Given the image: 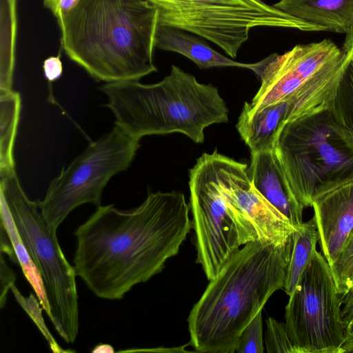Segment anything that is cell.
Returning <instances> with one entry per match:
<instances>
[{
  "mask_svg": "<svg viewBox=\"0 0 353 353\" xmlns=\"http://www.w3.org/2000/svg\"><path fill=\"white\" fill-rule=\"evenodd\" d=\"M342 50L330 39L295 46L283 54H272L259 77L261 86L243 108L256 112L288 102Z\"/></svg>",
  "mask_w": 353,
  "mask_h": 353,
  "instance_id": "11",
  "label": "cell"
},
{
  "mask_svg": "<svg viewBox=\"0 0 353 353\" xmlns=\"http://www.w3.org/2000/svg\"><path fill=\"white\" fill-rule=\"evenodd\" d=\"M216 153H203L189 174L196 261L208 280L218 274L241 245L237 226L218 183Z\"/></svg>",
  "mask_w": 353,
  "mask_h": 353,
  "instance_id": "9",
  "label": "cell"
},
{
  "mask_svg": "<svg viewBox=\"0 0 353 353\" xmlns=\"http://www.w3.org/2000/svg\"><path fill=\"white\" fill-rule=\"evenodd\" d=\"M61 52V51H60ZM57 56H52L46 59L43 63V70L46 79L50 82L58 80L63 73V65L61 61V53Z\"/></svg>",
  "mask_w": 353,
  "mask_h": 353,
  "instance_id": "24",
  "label": "cell"
},
{
  "mask_svg": "<svg viewBox=\"0 0 353 353\" xmlns=\"http://www.w3.org/2000/svg\"><path fill=\"white\" fill-rule=\"evenodd\" d=\"M0 195L13 218L22 242L41 276L49 319L61 337L74 343L79 332L76 272L59 244L57 232L48 225L37 201L23 191L15 170L0 174Z\"/></svg>",
  "mask_w": 353,
  "mask_h": 353,
  "instance_id": "5",
  "label": "cell"
},
{
  "mask_svg": "<svg viewBox=\"0 0 353 353\" xmlns=\"http://www.w3.org/2000/svg\"><path fill=\"white\" fill-rule=\"evenodd\" d=\"M342 315L347 327V339L353 337V305L347 310L343 311Z\"/></svg>",
  "mask_w": 353,
  "mask_h": 353,
  "instance_id": "28",
  "label": "cell"
},
{
  "mask_svg": "<svg viewBox=\"0 0 353 353\" xmlns=\"http://www.w3.org/2000/svg\"><path fill=\"white\" fill-rule=\"evenodd\" d=\"M263 317L262 311H260L241 332L235 352L263 353Z\"/></svg>",
  "mask_w": 353,
  "mask_h": 353,
  "instance_id": "21",
  "label": "cell"
},
{
  "mask_svg": "<svg viewBox=\"0 0 353 353\" xmlns=\"http://www.w3.org/2000/svg\"><path fill=\"white\" fill-rule=\"evenodd\" d=\"M155 48L180 54L193 61L200 69L214 67H236L248 69L258 77L268 57L253 63H241L213 50L203 38L181 29L158 25Z\"/></svg>",
  "mask_w": 353,
  "mask_h": 353,
  "instance_id": "14",
  "label": "cell"
},
{
  "mask_svg": "<svg viewBox=\"0 0 353 353\" xmlns=\"http://www.w3.org/2000/svg\"><path fill=\"white\" fill-rule=\"evenodd\" d=\"M11 290L15 299L19 304L23 308L26 313L34 322L46 340L48 341L51 350L57 353L68 352V350H63L56 342L52 335L48 331L41 314V309L39 301L38 302L32 294L26 297L21 294L17 288L14 285L11 287Z\"/></svg>",
  "mask_w": 353,
  "mask_h": 353,
  "instance_id": "20",
  "label": "cell"
},
{
  "mask_svg": "<svg viewBox=\"0 0 353 353\" xmlns=\"http://www.w3.org/2000/svg\"><path fill=\"white\" fill-rule=\"evenodd\" d=\"M265 344L268 353H296L285 323L272 317L266 320Z\"/></svg>",
  "mask_w": 353,
  "mask_h": 353,
  "instance_id": "22",
  "label": "cell"
},
{
  "mask_svg": "<svg viewBox=\"0 0 353 353\" xmlns=\"http://www.w3.org/2000/svg\"><path fill=\"white\" fill-rule=\"evenodd\" d=\"M139 140L115 125L88 148L50 183L37 203L41 215L54 231L76 208L99 205L102 192L115 174L132 163Z\"/></svg>",
  "mask_w": 353,
  "mask_h": 353,
  "instance_id": "7",
  "label": "cell"
},
{
  "mask_svg": "<svg viewBox=\"0 0 353 353\" xmlns=\"http://www.w3.org/2000/svg\"><path fill=\"white\" fill-rule=\"evenodd\" d=\"M114 350L113 347L107 344H99L94 347V348L92 350V352H114Z\"/></svg>",
  "mask_w": 353,
  "mask_h": 353,
  "instance_id": "30",
  "label": "cell"
},
{
  "mask_svg": "<svg viewBox=\"0 0 353 353\" xmlns=\"http://www.w3.org/2000/svg\"><path fill=\"white\" fill-rule=\"evenodd\" d=\"M312 207L321 252L332 266L353 229V182L330 184L314 191Z\"/></svg>",
  "mask_w": 353,
  "mask_h": 353,
  "instance_id": "12",
  "label": "cell"
},
{
  "mask_svg": "<svg viewBox=\"0 0 353 353\" xmlns=\"http://www.w3.org/2000/svg\"><path fill=\"white\" fill-rule=\"evenodd\" d=\"M319 151L325 163L330 165H337L341 163V154L326 141L319 144Z\"/></svg>",
  "mask_w": 353,
  "mask_h": 353,
  "instance_id": "26",
  "label": "cell"
},
{
  "mask_svg": "<svg viewBox=\"0 0 353 353\" xmlns=\"http://www.w3.org/2000/svg\"><path fill=\"white\" fill-rule=\"evenodd\" d=\"M81 0H43V6L50 10L57 20L61 19L72 10Z\"/></svg>",
  "mask_w": 353,
  "mask_h": 353,
  "instance_id": "25",
  "label": "cell"
},
{
  "mask_svg": "<svg viewBox=\"0 0 353 353\" xmlns=\"http://www.w3.org/2000/svg\"><path fill=\"white\" fill-rule=\"evenodd\" d=\"M292 250L288 264L283 290L290 296L316 252L319 234L314 216L303 222L293 232Z\"/></svg>",
  "mask_w": 353,
  "mask_h": 353,
  "instance_id": "17",
  "label": "cell"
},
{
  "mask_svg": "<svg viewBox=\"0 0 353 353\" xmlns=\"http://www.w3.org/2000/svg\"><path fill=\"white\" fill-rule=\"evenodd\" d=\"M101 90L115 117V125L140 139L152 134L179 132L203 143L207 127L228 121L229 110L216 87L172 65L157 83L139 80L110 82Z\"/></svg>",
  "mask_w": 353,
  "mask_h": 353,
  "instance_id": "4",
  "label": "cell"
},
{
  "mask_svg": "<svg viewBox=\"0 0 353 353\" xmlns=\"http://www.w3.org/2000/svg\"><path fill=\"white\" fill-rule=\"evenodd\" d=\"M159 11L158 23L181 29L207 39L235 58L259 27L320 31L262 0H151Z\"/></svg>",
  "mask_w": 353,
  "mask_h": 353,
  "instance_id": "6",
  "label": "cell"
},
{
  "mask_svg": "<svg viewBox=\"0 0 353 353\" xmlns=\"http://www.w3.org/2000/svg\"><path fill=\"white\" fill-rule=\"evenodd\" d=\"M272 6L322 31L345 34L353 25V0H279Z\"/></svg>",
  "mask_w": 353,
  "mask_h": 353,
  "instance_id": "15",
  "label": "cell"
},
{
  "mask_svg": "<svg viewBox=\"0 0 353 353\" xmlns=\"http://www.w3.org/2000/svg\"><path fill=\"white\" fill-rule=\"evenodd\" d=\"M16 277L12 271L7 265L3 259V254L1 256V296L0 305L2 308L6 301L8 290L14 285Z\"/></svg>",
  "mask_w": 353,
  "mask_h": 353,
  "instance_id": "23",
  "label": "cell"
},
{
  "mask_svg": "<svg viewBox=\"0 0 353 353\" xmlns=\"http://www.w3.org/2000/svg\"><path fill=\"white\" fill-rule=\"evenodd\" d=\"M247 172L256 189L297 228L303 222V208L292 192L275 150L252 153Z\"/></svg>",
  "mask_w": 353,
  "mask_h": 353,
  "instance_id": "13",
  "label": "cell"
},
{
  "mask_svg": "<svg viewBox=\"0 0 353 353\" xmlns=\"http://www.w3.org/2000/svg\"><path fill=\"white\" fill-rule=\"evenodd\" d=\"M353 352V337L347 338L343 345V353Z\"/></svg>",
  "mask_w": 353,
  "mask_h": 353,
  "instance_id": "31",
  "label": "cell"
},
{
  "mask_svg": "<svg viewBox=\"0 0 353 353\" xmlns=\"http://www.w3.org/2000/svg\"><path fill=\"white\" fill-rule=\"evenodd\" d=\"M342 302V311H345L353 305V284L351 288L341 296Z\"/></svg>",
  "mask_w": 353,
  "mask_h": 353,
  "instance_id": "29",
  "label": "cell"
},
{
  "mask_svg": "<svg viewBox=\"0 0 353 353\" xmlns=\"http://www.w3.org/2000/svg\"><path fill=\"white\" fill-rule=\"evenodd\" d=\"M183 193H148L138 207L98 205L76 230L74 269L97 297L123 298L137 284L161 272L192 228Z\"/></svg>",
  "mask_w": 353,
  "mask_h": 353,
  "instance_id": "1",
  "label": "cell"
},
{
  "mask_svg": "<svg viewBox=\"0 0 353 353\" xmlns=\"http://www.w3.org/2000/svg\"><path fill=\"white\" fill-rule=\"evenodd\" d=\"M288 109V102L269 106L256 112H250L243 108L236 128L251 154L274 149Z\"/></svg>",
  "mask_w": 353,
  "mask_h": 353,
  "instance_id": "16",
  "label": "cell"
},
{
  "mask_svg": "<svg viewBox=\"0 0 353 353\" xmlns=\"http://www.w3.org/2000/svg\"><path fill=\"white\" fill-rule=\"evenodd\" d=\"M21 107L19 92L0 90V174L15 170L13 148Z\"/></svg>",
  "mask_w": 353,
  "mask_h": 353,
  "instance_id": "18",
  "label": "cell"
},
{
  "mask_svg": "<svg viewBox=\"0 0 353 353\" xmlns=\"http://www.w3.org/2000/svg\"><path fill=\"white\" fill-rule=\"evenodd\" d=\"M289 297L285 325L296 353H343L347 327L341 294L321 252L316 251Z\"/></svg>",
  "mask_w": 353,
  "mask_h": 353,
  "instance_id": "8",
  "label": "cell"
},
{
  "mask_svg": "<svg viewBox=\"0 0 353 353\" xmlns=\"http://www.w3.org/2000/svg\"><path fill=\"white\" fill-rule=\"evenodd\" d=\"M217 180L233 219L241 245L261 241L285 243L296 228L253 185L247 164L216 153Z\"/></svg>",
  "mask_w": 353,
  "mask_h": 353,
  "instance_id": "10",
  "label": "cell"
},
{
  "mask_svg": "<svg viewBox=\"0 0 353 353\" xmlns=\"http://www.w3.org/2000/svg\"><path fill=\"white\" fill-rule=\"evenodd\" d=\"M345 34L341 50L344 56L352 61L353 60V25Z\"/></svg>",
  "mask_w": 353,
  "mask_h": 353,
  "instance_id": "27",
  "label": "cell"
},
{
  "mask_svg": "<svg viewBox=\"0 0 353 353\" xmlns=\"http://www.w3.org/2000/svg\"><path fill=\"white\" fill-rule=\"evenodd\" d=\"M292 237L280 245L246 243L210 280L188 318L190 343L200 352L234 353L245 327L283 290Z\"/></svg>",
  "mask_w": 353,
  "mask_h": 353,
  "instance_id": "3",
  "label": "cell"
},
{
  "mask_svg": "<svg viewBox=\"0 0 353 353\" xmlns=\"http://www.w3.org/2000/svg\"><path fill=\"white\" fill-rule=\"evenodd\" d=\"M1 226L7 232L23 273L32 287L42 309L49 315L50 307L40 273L26 249L3 196L0 195Z\"/></svg>",
  "mask_w": 353,
  "mask_h": 353,
  "instance_id": "19",
  "label": "cell"
},
{
  "mask_svg": "<svg viewBox=\"0 0 353 353\" xmlns=\"http://www.w3.org/2000/svg\"><path fill=\"white\" fill-rule=\"evenodd\" d=\"M158 19L151 0H81L57 23L68 57L96 80L110 83L157 71Z\"/></svg>",
  "mask_w": 353,
  "mask_h": 353,
  "instance_id": "2",
  "label": "cell"
}]
</instances>
